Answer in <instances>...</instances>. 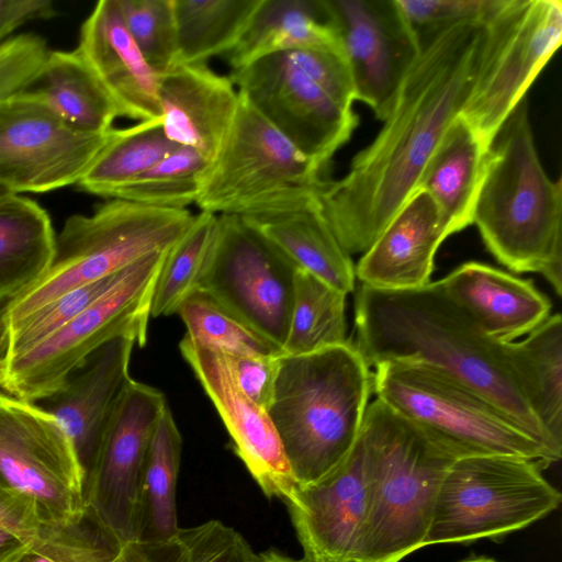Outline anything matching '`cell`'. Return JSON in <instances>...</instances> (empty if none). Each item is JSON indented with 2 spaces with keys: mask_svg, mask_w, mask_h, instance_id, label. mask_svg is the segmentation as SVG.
Masks as SVG:
<instances>
[{
  "mask_svg": "<svg viewBox=\"0 0 562 562\" xmlns=\"http://www.w3.org/2000/svg\"><path fill=\"white\" fill-rule=\"evenodd\" d=\"M485 37L484 22L420 36L418 56L380 133L344 178L318 190L324 215L350 256L366 252L416 191L443 132L471 95Z\"/></svg>",
  "mask_w": 562,
  "mask_h": 562,
  "instance_id": "1",
  "label": "cell"
},
{
  "mask_svg": "<svg viewBox=\"0 0 562 562\" xmlns=\"http://www.w3.org/2000/svg\"><path fill=\"white\" fill-rule=\"evenodd\" d=\"M355 346L373 368L409 360L443 370L507 413L554 462L558 447L528 406L508 356V342L486 335L439 281L402 291L360 285L355 304Z\"/></svg>",
  "mask_w": 562,
  "mask_h": 562,
  "instance_id": "2",
  "label": "cell"
},
{
  "mask_svg": "<svg viewBox=\"0 0 562 562\" xmlns=\"http://www.w3.org/2000/svg\"><path fill=\"white\" fill-rule=\"evenodd\" d=\"M473 224L509 270L539 273L562 294V182L544 171L524 98L486 154Z\"/></svg>",
  "mask_w": 562,
  "mask_h": 562,
  "instance_id": "3",
  "label": "cell"
},
{
  "mask_svg": "<svg viewBox=\"0 0 562 562\" xmlns=\"http://www.w3.org/2000/svg\"><path fill=\"white\" fill-rule=\"evenodd\" d=\"M372 393V372L347 341L279 357L268 415L299 486L334 470L356 445Z\"/></svg>",
  "mask_w": 562,
  "mask_h": 562,
  "instance_id": "4",
  "label": "cell"
},
{
  "mask_svg": "<svg viewBox=\"0 0 562 562\" xmlns=\"http://www.w3.org/2000/svg\"><path fill=\"white\" fill-rule=\"evenodd\" d=\"M359 437L368 508L356 562H400L424 547L439 485L456 459L378 398Z\"/></svg>",
  "mask_w": 562,
  "mask_h": 562,
  "instance_id": "5",
  "label": "cell"
},
{
  "mask_svg": "<svg viewBox=\"0 0 562 562\" xmlns=\"http://www.w3.org/2000/svg\"><path fill=\"white\" fill-rule=\"evenodd\" d=\"M187 209H162L120 199L90 215L69 216L55 237L45 274L27 290L0 303L7 324L27 316L64 293L117 273L140 258L169 249L193 220Z\"/></svg>",
  "mask_w": 562,
  "mask_h": 562,
  "instance_id": "6",
  "label": "cell"
},
{
  "mask_svg": "<svg viewBox=\"0 0 562 562\" xmlns=\"http://www.w3.org/2000/svg\"><path fill=\"white\" fill-rule=\"evenodd\" d=\"M372 392L453 459L512 456L554 463L507 413L443 370L409 360L373 367Z\"/></svg>",
  "mask_w": 562,
  "mask_h": 562,
  "instance_id": "7",
  "label": "cell"
},
{
  "mask_svg": "<svg viewBox=\"0 0 562 562\" xmlns=\"http://www.w3.org/2000/svg\"><path fill=\"white\" fill-rule=\"evenodd\" d=\"M167 250L134 262L90 306L34 346L0 358V390L36 403L57 391L98 348L117 337L147 342L155 284Z\"/></svg>",
  "mask_w": 562,
  "mask_h": 562,
  "instance_id": "8",
  "label": "cell"
},
{
  "mask_svg": "<svg viewBox=\"0 0 562 562\" xmlns=\"http://www.w3.org/2000/svg\"><path fill=\"white\" fill-rule=\"evenodd\" d=\"M543 469L512 456L454 460L439 485L424 547L498 538L548 516L561 494Z\"/></svg>",
  "mask_w": 562,
  "mask_h": 562,
  "instance_id": "9",
  "label": "cell"
},
{
  "mask_svg": "<svg viewBox=\"0 0 562 562\" xmlns=\"http://www.w3.org/2000/svg\"><path fill=\"white\" fill-rule=\"evenodd\" d=\"M238 95L233 126L203 178L195 201L199 209L247 216L319 190L326 182L325 169Z\"/></svg>",
  "mask_w": 562,
  "mask_h": 562,
  "instance_id": "10",
  "label": "cell"
},
{
  "mask_svg": "<svg viewBox=\"0 0 562 562\" xmlns=\"http://www.w3.org/2000/svg\"><path fill=\"white\" fill-rule=\"evenodd\" d=\"M471 95L460 115L490 149L562 40L560 0H497Z\"/></svg>",
  "mask_w": 562,
  "mask_h": 562,
  "instance_id": "11",
  "label": "cell"
},
{
  "mask_svg": "<svg viewBox=\"0 0 562 562\" xmlns=\"http://www.w3.org/2000/svg\"><path fill=\"white\" fill-rule=\"evenodd\" d=\"M297 268L236 214H218L198 290L282 350Z\"/></svg>",
  "mask_w": 562,
  "mask_h": 562,
  "instance_id": "12",
  "label": "cell"
},
{
  "mask_svg": "<svg viewBox=\"0 0 562 562\" xmlns=\"http://www.w3.org/2000/svg\"><path fill=\"white\" fill-rule=\"evenodd\" d=\"M85 474L59 420L37 404L0 391V488L26 497L41 522L77 520Z\"/></svg>",
  "mask_w": 562,
  "mask_h": 562,
  "instance_id": "13",
  "label": "cell"
},
{
  "mask_svg": "<svg viewBox=\"0 0 562 562\" xmlns=\"http://www.w3.org/2000/svg\"><path fill=\"white\" fill-rule=\"evenodd\" d=\"M228 78L256 112L323 169L358 125L352 108L336 101L285 52L232 70Z\"/></svg>",
  "mask_w": 562,
  "mask_h": 562,
  "instance_id": "14",
  "label": "cell"
},
{
  "mask_svg": "<svg viewBox=\"0 0 562 562\" xmlns=\"http://www.w3.org/2000/svg\"><path fill=\"white\" fill-rule=\"evenodd\" d=\"M112 130H74L21 92L0 105V186L20 194L77 184Z\"/></svg>",
  "mask_w": 562,
  "mask_h": 562,
  "instance_id": "15",
  "label": "cell"
},
{
  "mask_svg": "<svg viewBox=\"0 0 562 562\" xmlns=\"http://www.w3.org/2000/svg\"><path fill=\"white\" fill-rule=\"evenodd\" d=\"M166 405L162 392L132 380L85 476V505L123 544L138 540L148 448Z\"/></svg>",
  "mask_w": 562,
  "mask_h": 562,
  "instance_id": "16",
  "label": "cell"
},
{
  "mask_svg": "<svg viewBox=\"0 0 562 562\" xmlns=\"http://www.w3.org/2000/svg\"><path fill=\"white\" fill-rule=\"evenodd\" d=\"M348 64L356 100L390 114L420 44L396 0H322Z\"/></svg>",
  "mask_w": 562,
  "mask_h": 562,
  "instance_id": "17",
  "label": "cell"
},
{
  "mask_svg": "<svg viewBox=\"0 0 562 562\" xmlns=\"http://www.w3.org/2000/svg\"><path fill=\"white\" fill-rule=\"evenodd\" d=\"M179 349L225 425L235 453L262 493L290 503L299 483L268 412L239 391L223 353L186 336Z\"/></svg>",
  "mask_w": 562,
  "mask_h": 562,
  "instance_id": "18",
  "label": "cell"
},
{
  "mask_svg": "<svg viewBox=\"0 0 562 562\" xmlns=\"http://www.w3.org/2000/svg\"><path fill=\"white\" fill-rule=\"evenodd\" d=\"M307 562H356L368 508L363 445L321 480L299 486L286 504Z\"/></svg>",
  "mask_w": 562,
  "mask_h": 562,
  "instance_id": "19",
  "label": "cell"
},
{
  "mask_svg": "<svg viewBox=\"0 0 562 562\" xmlns=\"http://www.w3.org/2000/svg\"><path fill=\"white\" fill-rule=\"evenodd\" d=\"M136 342L117 337L93 351L53 394L36 402L56 417L75 447L85 476L97 458L115 411L132 382Z\"/></svg>",
  "mask_w": 562,
  "mask_h": 562,
  "instance_id": "20",
  "label": "cell"
},
{
  "mask_svg": "<svg viewBox=\"0 0 562 562\" xmlns=\"http://www.w3.org/2000/svg\"><path fill=\"white\" fill-rule=\"evenodd\" d=\"M77 52L102 85L119 116L140 122L161 116L158 74L123 21L117 0H100L81 25Z\"/></svg>",
  "mask_w": 562,
  "mask_h": 562,
  "instance_id": "21",
  "label": "cell"
},
{
  "mask_svg": "<svg viewBox=\"0 0 562 562\" xmlns=\"http://www.w3.org/2000/svg\"><path fill=\"white\" fill-rule=\"evenodd\" d=\"M228 77L206 64L176 65L158 74L161 125L179 146L212 162L235 121L239 95Z\"/></svg>",
  "mask_w": 562,
  "mask_h": 562,
  "instance_id": "22",
  "label": "cell"
},
{
  "mask_svg": "<svg viewBox=\"0 0 562 562\" xmlns=\"http://www.w3.org/2000/svg\"><path fill=\"white\" fill-rule=\"evenodd\" d=\"M450 236L430 195L417 189L355 266L362 285L414 290L427 285L440 244Z\"/></svg>",
  "mask_w": 562,
  "mask_h": 562,
  "instance_id": "23",
  "label": "cell"
},
{
  "mask_svg": "<svg viewBox=\"0 0 562 562\" xmlns=\"http://www.w3.org/2000/svg\"><path fill=\"white\" fill-rule=\"evenodd\" d=\"M439 283L486 335L501 342L528 335L550 316L551 303L532 280L485 263L465 262Z\"/></svg>",
  "mask_w": 562,
  "mask_h": 562,
  "instance_id": "24",
  "label": "cell"
},
{
  "mask_svg": "<svg viewBox=\"0 0 562 562\" xmlns=\"http://www.w3.org/2000/svg\"><path fill=\"white\" fill-rule=\"evenodd\" d=\"M241 217L297 269L345 294L355 290V265L324 215L318 190Z\"/></svg>",
  "mask_w": 562,
  "mask_h": 562,
  "instance_id": "25",
  "label": "cell"
},
{
  "mask_svg": "<svg viewBox=\"0 0 562 562\" xmlns=\"http://www.w3.org/2000/svg\"><path fill=\"white\" fill-rule=\"evenodd\" d=\"M487 151L459 114L443 132L423 170L417 189L434 200L450 235L473 224Z\"/></svg>",
  "mask_w": 562,
  "mask_h": 562,
  "instance_id": "26",
  "label": "cell"
},
{
  "mask_svg": "<svg viewBox=\"0 0 562 562\" xmlns=\"http://www.w3.org/2000/svg\"><path fill=\"white\" fill-rule=\"evenodd\" d=\"M22 92L79 132L106 133L119 116L109 94L77 49L49 50L37 76Z\"/></svg>",
  "mask_w": 562,
  "mask_h": 562,
  "instance_id": "27",
  "label": "cell"
},
{
  "mask_svg": "<svg viewBox=\"0 0 562 562\" xmlns=\"http://www.w3.org/2000/svg\"><path fill=\"white\" fill-rule=\"evenodd\" d=\"M296 49L341 53L322 0H261L240 41L228 54V63L236 70L261 57Z\"/></svg>",
  "mask_w": 562,
  "mask_h": 562,
  "instance_id": "28",
  "label": "cell"
},
{
  "mask_svg": "<svg viewBox=\"0 0 562 562\" xmlns=\"http://www.w3.org/2000/svg\"><path fill=\"white\" fill-rule=\"evenodd\" d=\"M55 237L49 215L34 200L15 194L0 203V303L45 274Z\"/></svg>",
  "mask_w": 562,
  "mask_h": 562,
  "instance_id": "29",
  "label": "cell"
},
{
  "mask_svg": "<svg viewBox=\"0 0 562 562\" xmlns=\"http://www.w3.org/2000/svg\"><path fill=\"white\" fill-rule=\"evenodd\" d=\"M519 389L553 442L562 448V318L550 315L520 341L508 342Z\"/></svg>",
  "mask_w": 562,
  "mask_h": 562,
  "instance_id": "30",
  "label": "cell"
},
{
  "mask_svg": "<svg viewBox=\"0 0 562 562\" xmlns=\"http://www.w3.org/2000/svg\"><path fill=\"white\" fill-rule=\"evenodd\" d=\"M261 0H173L176 65L206 64L231 53ZM175 65V66H176Z\"/></svg>",
  "mask_w": 562,
  "mask_h": 562,
  "instance_id": "31",
  "label": "cell"
},
{
  "mask_svg": "<svg viewBox=\"0 0 562 562\" xmlns=\"http://www.w3.org/2000/svg\"><path fill=\"white\" fill-rule=\"evenodd\" d=\"M182 438L168 404L153 432L142 486L138 540L160 542L179 530L176 487Z\"/></svg>",
  "mask_w": 562,
  "mask_h": 562,
  "instance_id": "32",
  "label": "cell"
},
{
  "mask_svg": "<svg viewBox=\"0 0 562 562\" xmlns=\"http://www.w3.org/2000/svg\"><path fill=\"white\" fill-rule=\"evenodd\" d=\"M178 147L166 136L161 117L127 128H113L109 142L76 186L85 192L112 199Z\"/></svg>",
  "mask_w": 562,
  "mask_h": 562,
  "instance_id": "33",
  "label": "cell"
},
{
  "mask_svg": "<svg viewBox=\"0 0 562 562\" xmlns=\"http://www.w3.org/2000/svg\"><path fill=\"white\" fill-rule=\"evenodd\" d=\"M346 295L297 269L285 355H303L347 342Z\"/></svg>",
  "mask_w": 562,
  "mask_h": 562,
  "instance_id": "34",
  "label": "cell"
},
{
  "mask_svg": "<svg viewBox=\"0 0 562 562\" xmlns=\"http://www.w3.org/2000/svg\"><path fill=\"white\" fill-rule=\"evenodd\" d=\"M216 222V214L200 211L169 248L155 284L151 317L177 314L182 302L198 289Z\"/></svg>",
  "mask_w": 562,
  "mask_h": 562,
  "instance_id": "35",
  "label": "cell"
},
{
  "mask_svg": "<svg viewBox=\"0 0 562 562\" xmlns=\"http://www.w3.org/2000/svg\"><path fill=\"white\" fill-rule=\"evenodd\" d=\"M210 162L192 148L179 146L112 199L162 209L195 203Z\"/></svg>",
  "mask_w": 562,
  "mask_h": 562,
  "instance_id": "36",
  "label": "cell"
},
{
  "mask_svg": "<svg viewBox=\"0 0 562 562\" xmlns=\"http://www.w3.org/2000/svg\"><path fill=\"white\" fill-rule=\"evenodd\" d=\"M177 314L187 328L184 336L210 350L228 357L283 353L201 290L192 292Z\"/></svg>",
  "mask_w": 562,
  "mask_h": 562,
  "instance_id": "37",
  "label": "cell"
},
{
  "mask_svg": "<svg viewBox=\"0 0 562 562\" xmlns=\"http://www.w3.org/2000/svg\"><path fill=\"white\" fill-rule=\"evenodd\" d=\"M122 546L88 506L75 521L41 522L30 540V549L54 562H111Z\"/></svg>",
  "mask_w": 562,
  "mask_h": 562,
  "instance_id": "38",
  "label": "cell"
},
{
  "mask_svg": "<svg viewBox=\"0 0 562 562\" xmlns=\"http://www.w3.org/2000/svg\"><path fill=\"white\" fill-rule=\"evenodd\" d=\"M130 267L75 288L20 321L8 324V340L3 355L21 352L63 327L116 284Z\"/></svg>",
  "mask_w": 562,
  "mask_h": 562,
  "instance_id": "39",
  "label": "cell"
},
{
  "mask_svg": "<svg viewBox=\"0 0 562 562\" xmlns=\"http://www.w3.org/2000/svg\"><path fill=\"white\" fill-rule=\"evenodd\" d=\"M127 31L147 64L161 74L177 61L173 0H117Z\"/></svg>",
  "mask_w": 562,
  "mask_h": 562,
  "instance_id": "40",
  "label": "cell"
},
{
  "mask_svg": "<svg viewBox=\"0 0 562 562\" xmlns=\"http://www.w3.org/2000/svg\"><path fill=\"white\" fill-rule=\"evenodd\" d=\"M179 549L173 562H257L248 541L233 527L209 520L179 528Z\"/></svg>",
  "mask_w": 562,
  "mask_h": 562,
  "instance_id": "41",
  "label": "cell"
},
{
  "mask_svg": "<svg viewBox=\"0 0 562 562\" xmlns=\"http://www.w3.org/2000/svg\"><path fill=\"white\" fill-rule=\"evenodd\" d=\"M419 38L464 22H484L497 0H396Z\"/></svg>",
  "mask_w": 562,
  "mask_h": 562,
  "instance_id": "42",
  "label": "cell"
},
{
  "mask_svg": "<svg viewBox=\"0 0 562 562\" xmlns=\"http://www.w3.org/2000/svg\"><path fill=\"white\" fill-rule=\"evenodd\" d=\"M49 49L36 34H20L0 44V105L24 91L37 76Z\"/></svg>",
  "mask_w": 562,
  "mask_h": 562,
  "instance_id": "43",
  "label": "cell"
},
{
  "mask_svg": "<svg viewBox=\"0 0 562 562\" xmlns=\"http://www.w3.org/2000/svg\"><path fill=\"white\" fill-rule=\"evenodd\" d=\"M291 60L340 104L352 108L355 87L344 55L326 49L285 52Z\"/></svg>",
  "mask_w": 562,
  "mask_h": 562,
  "instance_id": "44",
  "label": "cell"
},
{
  "mask_svg": "<svg viewBox=\"0 0 562 562\" xmlns=\"http://www.w3.org/2000/svg\"><path fill=\"white\" fill-rule=\"evenodd\" d=\"M280 355H224L236 386L266 411L273 398Z\"/></svg>",
  "mask_w": 562,
  "mask_h": 562,
  "instance_id": "45",
  "label": "cell"
},
{
  "mask_svg": "<svg viewBox=\"0 0 562 562\" xmlns=\"http://www.w3.org/2000/svg\"><path fill=\"white\" fill-rule=\"evenodd\" d=\"M41 520L35 506L26 497L0 488V528L30 541Z\"/></svg>",
  "mask_w": 562,
  "mask_h": 562,
  "instance_id": "46",
  "label": "cell"
},
{
  "mask_svg": "<svg viewBox=\"0 0 562 562\" xmlns=\"http://www.w3.org/2000/svg\"><path fill=\"white\" fill-rule=\"evenodd\" d=\"M54 14V4L49 0H0V44L24 23Z\"/></svg>",
  "mask_w": 562,
  "mask_h": 562,
  "instance_id": "47",
  "label": "cell"
},
{
  "mask_svg": "<svg viewBox=\"0 0 562 562\" xmlns=\"http://www.w3.org/2000/svg\"><path fill=\"white\" fill-rule=\"evenodd\" d=\"M178 548L177 533L160 542L131 541L122 546L111 562H173Z\"/></svg>",
  "mask_w": 562,
  "mask_h": 562,
  "instance_id": "48",
  "label": "cell"
},
{
  "mask_svg": "<svg viewBox=\"0 0 562 562\" xmlns=\"http://www.w3.org/2000/svg\"><path fill=\"white\" fill-rule=\"evenodd\" d=\"M30 549V541L0 528V562H15Z\"/></svg>",
  "mask_w": 562,
  "mask_h": 562,
  "instance_id": "49",
  "label": "cell"
},
{
  "mask_svg": "<svg viewBox=\"0 0 562 562\" xmlns=\"http://www.w3.org/2000/svg\"><path fill=\"white\" fill-rule=\"evenodd\" d=\"M257 562H307L303 558L294 559L274 550L258 554Z\"/></svg>",
  "mask_w": 562,
  "mask_h": 562,
  "instance_id": "50",
  "label": "cell"
},
{
  "mask_svg": "<svg viewBox=\"0 0 562 562\" xmlns=\"http://www.w3.org/2000/svg\"><path fill=\"white\" fill-rule=\"evenodd\" d=\"M15 562H54L49 558L29 549Z\"/></svg>",
  "mask_w": 562,
  "mask_h": 562,
  "instance_id": "51",
  "label": "cell"
},
{
  "mask_svg": "<svg viewBox=\"0 0 562 562\" xmlns=\"http://www.w3.org/2000/svg\"><path fill=\"white\" fill-rule=\"evenodd\" d=\"M8 340V324L0 317V358L5 351Z\"/></svg>",
  "mask_w": 562,
  "mask_h": 562,
  "instance_id": "52",
  "label": "cell"
},
{
  "mask_svg": "<svg viewBox=\"0 0 562 562\" xmlns=\"http://www.w3.org/2000/svg\"><path fill=\"white\" fill-rule=\"evenodd\" d=\"M461 562H498L492 558H487V557H475V558H470V559H467V560H463Z\"/></svg>",
  "mask_w": 562,
  "mask_h": 562,
  "instance_id": "53",
  "label": "cell"
},
{
  "mask_svg": "<svg viewBox=\"0 0 562 562\" xmlns=\"http://www.w3.org/2000/svg\"><path fill=\"white\" fill-rule=\"evenodd\" d=\"M12 195L15 194L12 193L10 190L5 189L4 187L0 186V203L11 198Z\"/></svg>",
  "mask_w": 562,
  "mask_h": 562,
  "instance_id": "54",
  "label": "cell"
}]
</instances>
